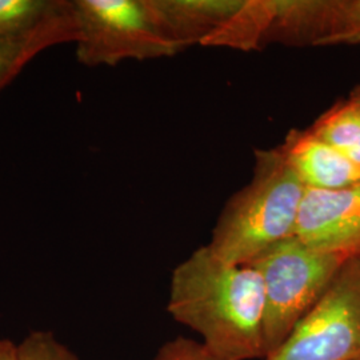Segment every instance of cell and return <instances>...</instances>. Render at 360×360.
<instances>
[{
    "label": "cell",
    "mask_w": 360,
    "mask_h": 360,
    "mask_svg": "<svg viewBox=\"0 0 360 360\" xmlns=\"http://www.w3.org/2000/svg\"><path fill=\"white\" fill-rule=\"evenodd\" d=\"M169 315L221 360L264 359V290L254 267L196 248L171 275Z\"/></svg>",
    "instance_id": "cell-1"
},
{
    "label": "cell",
    "mask_w": 360,
    "mask_h": 360,
    "mask_svg": "<svg viewBox=\"0 0 360 360\" xmlns=\"http://www.w3.org/2000/svg\"><path fill=\"white\" fill-rule=\"evenodd\" d=\"M251 181L227 202L207 247L232 264H251L294 236L304 186L282 150L257 151Z\"/></svg>",
    "instance_id": "cell-2"
},
{
    "label": "cell",
    "mask_w": 360,
    "mask_h": 360,
    "mask_svg": "<svg viewBox=\"0 0 360 360\" xmlns=\"http://www.w3.org/2000/svg\"><path fill=\"white\" fill-rule=\"evenodd\" d=\"M348 257L316 251L294 235L247 264L263 282L266 358L319 302Z\"/></svg>",
    "instance_id": "cell-3"
},
{
    "label": "cell",
    "mask_w": 360,
    "mask_h": 360,
    "mask_svg": "<svg viewBox=\"0 0 360 360\" xmlns=\"http://www.w3.org/2000/svg\"><path fill=\"white\" fill-rule=\"evenodd\" d=\"M77 56L82 65L169 58L181 51L148 0H75Z\"/></svg>",
    "instance_id": "cell-4"
},
{
    "label": "cell",
    "mask_w": 360,
    "mask_h": 360,
    "mask_svg": "<svg viewBox=\"0 0 360 360\" xmlns=\"http://www.w3.org/2000/svg\"><path fill=\"white\" fill-rule=\"evenodd\" d=\"M263 360H360V255L348 257L319 302Z\"/></svg>",
    "instance_id": "cell-5"
},
{
    "label": "cell",
    "mask_w": 360,
    "mask_h": 360,
    "mask_svg": "<svg viewBox=\"0 0 360 360\" xmlns=\"http://www.w3.org/2000/svg\"><path fill=\"white\" fill-rule=\"evenodd\" d=\"M294 235L316 251L360 255V183L331 191L306 188Z\"/></svg>",
    "instance_id": "cell-6"
},
{
    "label": "cell",
    "mask_w": 360,
    "mask_h": 360,
    "mask_svg": "<svg viewBox=\"0 0 360 360\" xmlns=\"http://www.w3.org/2000/svg\"><path fill=\"white\" fill-rule=\"evenodd\" d=\"M158 20L181 51L218 46L245 0H148Z\"/></svg>",
    "instance_id": "cell-7"
},
{
    "label": "cell",
    "mask_w": 360,
    "mask_h": 360,
    "mask_svg": "<svg viewBox=\"0 0 360 360\" xmlns=\"http://www.w3.org/2000/svg\"><path fill=\"white\" fill-rule=\"evenodd\" d=\"M304 188L340 190L360 183V167L306 131H291L279 147Z\"/></svg>",
    "instance_id": "cell-8"
},
{
    "label": "cell",
    "mask_w": 360,
    "mask_h": 360,
    "mask_svg": "<svg viewBox=\"0 0 360 360\" xmlns=\"http://www.w3.org/2000/svg\"><path fill=\"white\" fill-rule=\"evenodd\" d=\"M77 25L72 1L38 30L18 38L0 39V91L13 82L39 52L65 41H75Z\"/></svg>",
    "instance_id": "cell-9"
},
{
    "label": "cell",
    "mask_w": 360,
    "mask_h": 360,
    "mask_svg": "<svg viewBox=\"0 0 360 360\" xmlns=\"http://www.w3.org/2000/svg\"><path fill=\"white\" fill-rule=\"evenodd\" d=\"M309 131L360 167L359 95L352 92L349 99L324 112Z\"/></svg>",
    "instance_id": "cell-10"
},
{
    "label": "cell",
    "mask_w": 360,
    "mask_h": 360,
    "mask_svg": "<svg viewBox=\"0 0 360 360\" xmlns=\"http://www.w3.org/2000/svg\"><path fill=\"white\" fill-rule=\"evenodd\" d=\"M67 0H0V39L27 35L63 11Z\"/></svg>",
    "instance_id": "cell-11"
},
{
    "label": "cell",
    "mask_w": 360,
    "mask_h": 360,
    "mask_svg": "<svg viewBox=\"0 0 360 360\" xmlns=\"http://www.w3.org/2000/svg\"><path fill=\"white\" fill-rule=\"evenodd\" d=\"M360 43V0H334L322 46Z\"/></svg>",
    "instance_id": "cell-12"
},
{
    "label": "cell",
    "mask_w": 360,
    "mask_h": 360,
    "mask_svg": "<svg viewBox=\"0 0 360 360\" xmlns=\"http://www.w3.org/2000/svg\"><path fill=\"white\" fill-rule=\"evenodd\" d=\"M18 360H79L51 333L35 331L18 346Z\"/></svg>",
    "instance_id": "cell-13"
},
{
    "label": "cell",
    "mask_w": 360,
    "mask_h": 360,
    "mask_svg": "<svg viewBox=\"0 0 360 360\" xmlns=\"http://www.w3.org/2000/svg\"><path fill=\"white\" fill-rule=\"evenodd\" d=\"M154 360H221L198 340L179 336L158 351Z\"/></svg>",
    "instance_id": "cell-14"
},
{
    "label": "cell",
    "mask_w": 360,
    "mask_h": 360,
    "mask_svg": "<svg viewBox=\"0 0 360 360\" xmlns=\"http://www.w3.org/2000/svg\"><path fill=\"white\" fill-rule=\"evenodd\" d=\"M0 360H18V346L10 340H0Z\"/></svg>",
    "instance_id": "cell-15"
},
{
    "label": "cell",
    "mask_w": 360,
    "mask_h": 360,
    "mask_svg": "<svg viewBox=\"0 0 360 360\" xmlns=\"http://www.w3.org/2000/svg\"><path fill=\"white\" fill-rule=\"evenodd\" d=\"M354 94H356V95H359L360 96V87L358 89V90L354 91Z\"/></svg>",
    "instance_id": "cell-16"
}]
</instances>
